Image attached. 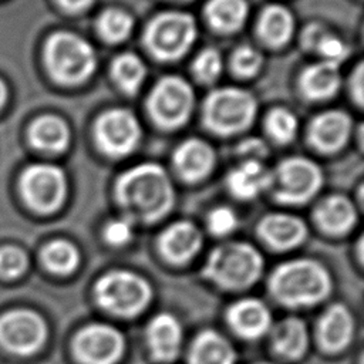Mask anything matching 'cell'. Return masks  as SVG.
I'll list each match as a JSON object with an SVG mask.
<instances>
[{
    "mask_svg": "<svg viewBox=\"0 0 364 364\" xmlns=\"http://www.w3.org/2000/svg\"><path fill=\"white\" fill-rule=\"evenodd\" d=\"M260 239L276 250H289L303 243L307 236L306 223L293 215L270 213L257 226Z\"/></svg>",
    "mask_w": 364,
    "mask_h": 364,
    "instance_id": "cell-18",
    "label": "cell"
},
{
    "mask_svg": "<svg viewBox=\"0 0 364 364\" xmlns=\"http://www.w3.org/2000/svg\"><path fill=\"white\" fill-rule=\"evenodd\" d=\"M228 326L245 340H256L273 326L269 307L259 299L246 297L232 303L226 310Z\"/></svg>",
    "mask_w": 364,
    "mask_h": 364,
    "instance_id": "cell-15",
    "label": "cell"
},
{
    "mask_svg": "<svg viewBox=\"0 0 364 364\" xmlns=\"http://www.w3.org/2000/svg\"><path fill=\"white\" fill-rule=\"evenodd\" d=\"M256 364H272V363H256Z\"/></svg>",
    "mask_w": 364,
    "mask_h": 364,
    "instance_id": "cell-44",
    "label": "cell"
},
{
    "mask_svg": "<svg viewBox=\"0 0 364 364\" xmlns=\"http://www.w3.org/2000/svg\"><path fill=\"white\" fill-rule=\"evenodd\" d=\"M239 152L242 155H245V161L250 159V161H260L266 154H267V148L264 145V142H262L257 138H250V139H245L240 145H239Z\"/></svg>",
    "mask_w": 364,
    "mask_h": 364,
    "instance_id": "cell-39",
    "label": "cell"
},
{
    "mask_svg": "<svg viewBox=\"0 0 364 364\" xmlns=\"http://www.w3.org/2000/svg\"><path fill=\"white\" fill-rule=\"evenodd\" d=\"M193 73L203 82L215 81L222 73V57L213 48H206L193 61Z\"/></svg>",
    "mask_w": 364,
    "mask_h": 364,
    "instance_id": "cell-34",
    "label": "cell"
},
{
    "mask_svg": "<svg viewBox=\"0 0 364 364\" xmlns=\"http://www.w3.org/2000/svg\"><path fill=\"white\" fill-rule=\"evenodd\" d=\"M350 88H351V95L354 97L355 102L358 105H361L364 101V67L361 63L357 65L355 71L351 75Z\"/></svg>",
    "mask_w": 364,
    "mask_h": 364,
    "instance_id": "cell-40",
    "label": "cell"
},
{
    "mask_svg": "<svg viewBox=\"0 0 364 364\" xmlns=\"http://www.w3.org/2000/svg\"><path fill=\"white\" fill-rule=\"evenodd\" d=\"M333 289L326 266L313 259H293L276 266L267 279L270 296L289 309H307L324 301Z\"/></svg>",
    "mask_w": 364,
    "mask_h": 364,
    "instance_id": "cell-2",
    "label": "cell"
},
{
    "mask_svg": "<svg viewBox=\"0 0 364 364\" xmlns=\"http://www.w3.org/2000/svg\"><path fill=\"white\" fill-rule=\"evenodd\" d=\"M272 351L287 361L300 360L309 348V330L299 317H286L270 328Z\"/></svg>",
    "mask_w": 364,
    "mask_h": 364,
    "instance_id": "cell-20",
    "label": "cell"
},
{
    "mask_svg": "<svg viewBox=\"0 0 364 364\" xmlns=\"http://www.w3.org/2000/svg\"><path fill=\"white\" fill-rule=\"evenodd\" d=\"M115 198L127 219L154 223L173 206V186L166 171L154 162L139 164L124 172L115 185Z\"/></svg>",
    "mask_w": 364,
    "mask_h": 364,
    "instance_id": "cell-1",
    "label": "cell"
},
{
    "mask_svg": "<svg viewBox=\"0 0 364 364\" xmlns=\"http://www.w3.org/2000/svg\"><path fill=\"white\" fill-rule=\"evenodd\" d=\"M134 223L127 218L112 219L104 228V239L112 246H122L132 239Z\"/></svg>",
    "mask_w": 364,
    "mask_h": 364,
    "instance_id": "cell-38",
    "label": "cell"
},
{
    "mask_svg": "<svg viewBox=\"0 0 364 364\" xmlns=\"http://www.w3.org/2000/svg\"><path fill=\"white\" fill-rule=\"evenodd\" d=\"M195 95L191 85L181 77L169 75L156 82L148 98L152 118L165 128L183 125L193 109Z\"/></svg>",
    "mask_w": 364,
    "mask_h": 364,
    "instance_id": "cell-9",
    "label": "cell"
},
{
    "mask_svg": "<svg viewBox=\"0 0 364 364\" xmlns=\"http://www.w3.org/2000/svg\"><path fill=\"white\" fill-rule=\"evenodd\" d=\"M294 30V17L289 9L280 4L267 6L259 20V33L266 43L279 47L286 44Z\"/></svg>",
    "mask_w": 364,
    "mask_h": 364,
    "instance_id": "cell-26",
    "label": "cell"
},
{
    "mask_svg": "<svg viewBox=\"0 0 364 364\" xmlns=\"http://www.w3.org/2000/svg\"><path fill=\"white\" fill-rule=\"evenodd\" d=\"M173 164L178 173L189 182L205 178L215 165V152L212 146L198 138L186 139L173 154Z\"/></svg>",
    "mask_w": 364,
    "mask_h": 364,
    "instance_id": "cell-21",
    "label": "cell"
},
{
    "mask_svg": "<svg viewBox=\"0 0 364 364\" xmlns=\"http://www.w3.org/2000/svg\"><path fill=\"white\" fill-rule=\"evenodd\" d=\"M146 344L155 361H173L182 346V327L178 318L169 313H159L152 317L146 326Z\"/></svg>",
    "mask_w": 364,
    "mask_h": 364,
    "instance_id": "cell-17",
    "label": "cell"
},
{
    "mask_svg": "<svg viewBox=\"0 0 364 364\" xmlns=\"http://www.w3.org/2000/svg\"><path fill=\"white\" fill-rule=\"evenodd\" d=\"M47 337L44 320L27 309L11 310L0 317V343L14 354L37 351Z\"/></svg>",
    "mask_w": 364,
    "mask_h": 364,
    "instance_id": "cell-12",
    "label": "cell"
},
{
    "mask_svg": "<svg viewBox=\"0 0 364 364\" xmlns=\"http://www.w3.org/2000/svg\"><path fill=\"white\" fill-rule=\"evenodd\" d=\"M27 267V256L17 247L0 249V274L4 277H16Z\"/></svg>",
    "mask_w": 364,
    "mask_h": 364,
    "instance_id": "cell-37",
    "label": "cell"
},
{
    "mask_svg": "<svg viewBox=\"0 0 364 364\" xmlns=\"http://www.w3.org/2000/svg\"><path fill=\"white\" fill-rule=\"evenodd\" d=\"M20 186L28 206L41 213H50L58 209L67 193L64 172L51 164L28 166L21 175Z\"/></svg>",
    "mask_w": 364,
    "mask_h": 364,
    "instance_id": "cell-10",
    "label": "cell"
},
{
    "mask_svg": "<svg viewBox=\"0 0 364 364\" xmlns=\"http://www.w3.org/2000/svg\"><path fill=\"white\" fill-rule=\"evenodd\" d=\"M317 225L330 235H344L357 222V210L351 200L343 195L326 198L314 213Z\"/></svg>",
    "mask_w": 364,
    "mask_h": 364,
    "instance_id": "cell-24",
    "label": "cell"
},
{
    "mask_svg": "<svg viewBox=\"0 0 364 364\" xmlns=\"http://www.w3.org/2000/svg\"><path fill=\"white\" fill-rule=\"evenodd\" d=\"M326 31L320 27V26H311L309 27L306 31H304V36H303V40H304V46L307 48H316L318 40L321 38V36L324 34Z\"/></svg>",
    "mask_w": 364,
    "mask_h": 364,
    "instance_id": "cell-41",
    "label": "cell"
},
{
    "mask_svg": "<svg viewBox=\"0 0 364 364\" xmlns=\"http://www.w3.org/2000/svg\"><path fill=\"white\" fill-rule=\"evenodd\" d=\"M44 58L51 75L65 84L87 80L95 70L94 48L73 33L53 34L44 47Z\"/></svg>",
    "mask_w": 364,
    "mask_h": 364,
    "instance_id": "cell-5",
    "label": "cell"
},
{
    "mask_svg": "<svg viewBox=\"0 0 364 364\" xmlns=\"http://www.w3.org/2000/svg\"><path fill=\"white\" fill-rule=\"evenodd\" d=\"M206 223L212 235L225 236L235 230V228L237 226V218L230 208L218 206L209 212Z\"/></svg>",
    "mask_w": 364,
    "mask_h": 364,
    "instance_id": "cell-35",
    "label": "cell"
},
{
    "mask_svg": "<svg viewBox=\"0 0 364 364\" xmlns=\"http://www.w3.org/2000/svg\"><path fill=\"white\" fill-rule=\"evenodd\" d=\"M263 256L247 242H228L206 257L202 276L225 290H245L262 276Z\"/></svg>",
    "mask_w": 364,
    "mask_h": 364,
    "instance_id": "cell-3",
    "label": "cell"
},
{
    "mask_svg": "<svg viewBox=\"0 0 364 364\" xmlns=\"http://www.w3.org/2000/svg\"><path fill=\"white\" fill-rule=\"evenodd\" d=\"M316 50L323 57V61H327V63H331L336 65H338L348 54L347 44L337 36L330 34L327 31L318 40Z\"/></svg>",
    "mask_w": 364,
    "mask_h": 364,
    "instance_id": "cell-36",
    "label": "cell"
},
{
    "mask_svg": "<svg viewBox=\"0 0 364 364\" xmlns=\"http://www.w3.org/2000/svg\"><path fill=\"white\" fill-rule=\"evenodd\" d=\"M68 11H81L87 9L92 0H57Z\"/></svg>",
    "mask_w": 364,
    "mask_h": 364,
    "instance_id": "cell-42",
    "label": "cell"
},
{
    "mask_svg": "<svg viewBox=\"0 0 364 364\" xmlns=\"http://www.w3.org/2000/svg\"><path fill=\"white\" fill-rule=\"evenodd\" d=\"M73 351L81 364H115L125 351V338L111 324L90 323L74 336Z\"/></svg>",
    "mask_w": 364,
    "mask_h": 364,
    "instance_id": "cell-11",
    "label": "cell"
},
{
    "mask_svg": "<svg viewBox=\"0 0 364 364\" xmlns=\"http://www.w3.org/2000/svg\"><path fill=\"white\" fill-rule=\"evenodd\" d=\"M158 247L165 260L173 264H183L200 250L202 233L192 222L178 220L159 235Z\"/></svg>",
    "mask_w": 364,
    "mask_h": 364,
    "instance_id": "cell-16",
    "label": "cell"
},
{
    "mask_svg": "<svg viewBox=\"0 0 364 364\" xmlns=\"http://www.w3.org/2000/svg\"><path fill=\"white\" fill-rule=\"evenodd\" d=\"M94 299L107 313L131 318L141 314L152 300L149 282L134 272L111 270L94 284Z\"/></svg>",
    "mask_w": 364,
    "mask_h": 364,
    "instance_id": "cell-4",
    "label": "cell"
},
{
    "mask_svg": "<svg viewBox=\"0 0 364 364\" xmlns=\"http://www.w3.org/2000/svg\"><path fill=\"white\" fill-rule=\"evenodd\" d=\"M266 129L274 141L290 142L297 132V118L289 109L276 108L266 118Z\"/></svg>",
    "mask_w": 364,
    "mask_h": 364,
    "instance_id": "cell-32",
    "label": "cell"
},
{
    "mask_svg": "<svg viewBox=\"0 0 364 364\" xmlns=\"http://www.w3.org/2000/svg\"><path fill=\"white\" fill-rule=\"evenodd\" d=\"M351 134V119L343 111H327L317 115L309 129L310 142L323 152H334L346 145Z\"/></svg>",
    "mask_w": 364,
    "mask_h": 364,
    "instance_id": "cell-19",
    "label": "cell"
},
{
    "mask_svg": "<svg viewBox=\"0 0 364 364\" xmlns=\"http://www.w3.org/2000/svg\"><path fill=\"white\" fill-rule=\"evenodd\" d=\"M262 64V54L250 46H242L236 48L232 55L233 71L240 77H253L259 73Z\"/></svg>",
    "mask_w": 364,
    "mask_h": 364,
    "instance_id": "cell-33",
    "label": "cell"
},
{
    "mask_svg": "<svg viewBox=\"0 0 364 364\" xmlns=\"http://www.w3.org/2000/svg\"><path fill=\"white\" fill-rule=\"evenodd\" d=\"M212 27L223 33L239 30L247 17L246 0H209L205 9Z\"/></svg>",
    "mask_w": 364,
    "mask_h": 364,
    "instance_id": "cell-28",
    "label": "cell"
},
{
    "mask_svg": "<svg viewBox=\"0 0 364 364\" xmlns=\"http://www.w3.org/2000/svg\"><path fill=\"white\" fill-rule=\"evenodd\" d=\"M354 336V317L343 303L327 306L316 323V341L321 351L337 354L348 347Z\"/></svg>",
    "mask_w": 364,
    "mask_h": 364,
    "instance_id": "cell-14",
    "label": "cell"
},
{
    "mask_svg": "<svg viewBox=\"0 0 364 364\" xmlns=\"http://www.w3.org/2000/svg\"><path fill=\"white\" fill-rule=\"evenodd\" d=\"M44 266L55 274H70L80 264V252L68 240L57 239L46 245L41 252Z\"/></svg>",
    "mask_w": 364,
    "mask_h": 364,
    "instance_id": "cell-29",
    "label": "cell"
},
{
    "mask_svg": "<svg viewBox=\"0 0 364 364\" xmlns=\"http://www.w3.org/2000/svg\"><path fill=\"white\" fill-rule=\"evenodd\" d=\"M323 175L320 166L307 158H289L279 164L272 173V183L277 200L300 205L310 200L320 189Z\"/></svg>",
    "mask_w": 364,
    "mask_h": 364,
    "instance_id": "cell-8",
    "label": "cell"
},
{
    "mask_svg": "<svg viewBox=\"0 0 364 364\" xmlns=\"http://www.w3.org/2000/svg\"><path fill=\"white\" fill-rule=\"evenodd\" d=\"M228 188L239 199H253L272 183V172L262 161H243L228 175Z\"/></svg>",
    "mask_w": 364,
    "mask_h": 364,
    "instance_id": "cell-23",
    "label": "cell"
},
{
    "mask_svg": "<svg viewBox=\"0 0 364 364\" xmlns=\"http://www.w3.org/2000/svg\"><path fill=\"white\" fill-rule=\"evenodd\" d=\"M31 144L48 152L63 151L70 142V129L67 124L54 115H44L34 121L30 128Z\"/></svg>",
    "mask_w": 364,
    "mask_h": 364,
    "instance_id": "cell-27",
    "label": "cell"
},
{
    "mask_svg": "<svg viewBox=\"0 0 364 364\" xmlns=\"http://www.w3.org/2000/svg\"><path fill=\"white\" fill-rule=\"evenodd\" d=\"M100 34L109 43L125 40L134 27V20L129 14L121 10H107L98 18Z\"/></svg>",
    "mask_w": 364,
    "mask_h": 364,
    "instance_id": "cell-31",
    "label": "cell"
},
{
    "mask_svg": "<svg viewBox=\"0 0 364 364\" xmlns=\"http://www.w3.org/2000/svg\"><path fill=\"white\" fill-rule=\"evenodd\" d=\"M257 104L246 90L223 87L212 91L203 104V119L209 129L220 135L245 131L255 119Z\"/></svg>",
    "mask_w": 364,
    "mask_h": 364,
    "instance_id": "cell-6",
    "label": "cell"
},
{
    "mask_svg": "<svg viewBox=\"0 0 364 364\" xmlns=\"http://www.w3.org/2000/svg\"><path fill=\"white\" fill-rule=\"evenodd\" d=\"M300 85L310 100H327L333 97L340 87L338 65L323 60L309 65L301 74Z\"/></svg>",
    "mask_w": 364,
    "mask_h": 364,
    "instance_id": "cell-25",
    "label": "cell"
},
{
    "mask_svg": "<svg viewBox=\"0 0 364 364\" xmlns=\"http://www.w3.org/2000/svg\"><path fill=\"white\" fill-rule=\"evenodd\" d=\"M236 350L215 330H202L188 350V364H236Z\"/></svg>",
    "mask_w": 364,
    "mask_h": 364,
    "instance_id": "cell-22",
    "label": "cell"
},
{
    "mask_svg": "<svg viewBox=\"0 0 364 364\" xmlns=\"http://www.w3.org/2000/svg\"><path fill=\"white\" fill-rule=\"evenodd\" d=\"M111 74L124 92L134 94L144 82L146 68L144 61L138 55L125 53L115 58V61L112 63Z\"/></svg>",
    "mask_w": 364,
    "mask_h": 364,
    "instance_id": "cell-30",
    "label": "cell"
},
{
    "mask_svg": "<svg viewBox=\"0 0 364 364\" xmlns=\"http://www.w3.org/2000/svg\"><path fill=\"white\" fill-rule=\"evenodd\" d=\"M196 38V23L188 13L166 11L158 14L148 26L145 43L161 60H175L185 54Z\"/></svg>",
    "mask_w": 364,
    "mask_h": 364,
    "instance_id": "cell-7",
    "label": "cell"
},
{
    "mask_svg": "<svg viewBox=\"0 0 364 364\" xmlns=\"http://www.w3.org/2000/svg\"><path fill=\"white\" fill-rule=\"evenodd\" d=\"M95 138L101 149L111 156H124L134 151L141 136L136 118L127 109L104 112L95 122Z\"/></svg>",
    "mask_w": 364,
    "mask_h": 364,
    "instance_id": "cell-13",
    "label": "cell"
},
{
    "mask_svg": "<svg viewBox=\"0 0 364 364\" xmlns=\"http://www.w3.org/2000/svg\"><path fill=\"white\" fill-rule=\"evenodd\" d=\"M6 97H7V90H6L4 82L0 80V108L4 104V101H6Z\"/></svg>",
    "mask_w": 364,
    "mask_h": 364,
    "instance_id": "cell-43",
    "label": "cell"
}]
</instances>
